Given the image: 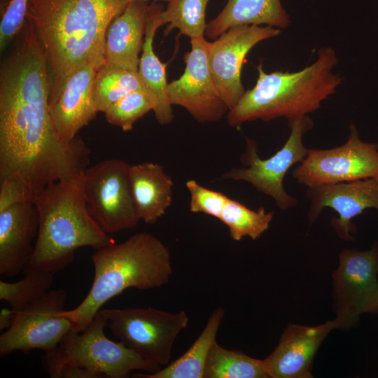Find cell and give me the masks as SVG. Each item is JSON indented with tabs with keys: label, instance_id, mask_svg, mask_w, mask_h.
<instances>
[{
	"label": "cell",
	"instance_id": "obj_1",
	"mask_svg": "<svg viewBox=\"0 0 378 378\" xmlns=\"http://www.w3.org/2000/svg\"><path fill=\"white\" fill-rule=\"evenodd\" d=\"M0 71V181L19 180L34 197L46 186L82 173L90 149L79 136L63 142L49 108L51 80L32 25Z\"/></svg>",
	"mask_w": 378,
	"mask_h": 378
},
{
	"label": "cell",
	"instance_id": "obj_2",
	"mask_svg": "<svg viewBox=\"0 0 378 378\" xmlns=\"http://www.w3.org/2000/svg\"><path fill=\"white\" fill-rule=\"evenodd\" d=\"M128 0H29L25 21L34 27L51 70V88L85 64L104 62L107 27Z\"/></svg>",
	"mask_w": 378,
	"mask_h": 378
},
{
	"label": "cell",
	"instance_id": "obj_3",
	"mask_svg": "<svg viewBox=\"0 0 378 378\" xmlns=\"http://www.w3.org/2000/svg\"><path fill=\"white\" fill-rule=\"evenodd\" d=\"M33 202L38 214V232L24 272L55 274L73 262L78 248L89 246L97 251L115 243L88 210L83 172L46 186Z\"/></svg>",
	"mask_w": 378,
	"mask_h": 378
},
{
	"label": "cell",
	"instance_id": "obj_4",
	"mask_svg": "<svg viewBox=\"0 0 378 378\" xmlns=\"http://www.w3.org/2000/svg\"><path fill=\"white\" fill-rule=\"evenodd\" d=\"M337 63V53L330 47L320 48L314 62L295 72L267 74L260 62L255 85L227 112L228 125L238 127L248 121L279 117L290 120L314 112L343 82L339 74L332 71Z\"/></svg>",
	"mask_w": 378,
	"mask_h": 378
},
{
	"label": "cell",
	"instance_id": "obj_5",
	"mask_svg": "<svg viewBox=\"0 0 378 378\" xmlns=\"http://www.w3.org/2000/svg\"><path fill=\"white\" fill-rule=\"evenodd\" d=\"M94 275L91 288L80 304L62 314L81 332L102 307L129 288L148 290L168 283L172 274L169 248L148 232L136 233L92 255Z\"/></svg>",
	"mask_w": 378,
	"mask_h": 378
},
{
	"label": "cell",
	"instance_id": "obj_6",
	"mask_svg": "<svg viewBox=\"0 0 378 378\" xmlns=\"http://www.w3.org/2000/svg\"><path fill=\"white\" fill-rule=\"evenodd\" d=\"M108 319L100 309L81 332L70 330L51 355H43L42 365L53 378L64 365L87 368L108 378H127L134 370L153 373L161 366L148 361L125 346L105 335Z\"/></svg>",
	"mask_w": 378,
	"mask_h": 378
},
{
	"label": "cell",
	"instance_id": "obj_7",
	"mask_svg": "<svg viewBox=\"0 0 378 378\" xmlns=\"http://www.w3.org/2000/svg\"><path fill=\"white\" fill-rule=\"evenodd\" d=\"M113 335L144 359L160 366L169 363L174 343L188 326L184 311L172 313L153 307L101 309Z\"/></svg>",
	"mask_w": 378,
	"mask_h": 378
},
{
	"label": "cell",
	"instance_id": "obj_8",
	"mask_svg": "<svg viewBox=\"0 0 378 378\" xmlns=\"http://www.w3.org/2000/svg\"><path fill=\"white\" fill-rule=\"evenodd\" d=\"M288 125L290 134L286 142L267 159H261L257 144L246 139L245 152L241 156L245 167L232 168L222 174L221 178L249 183L258 191L272 197L281 210L296 206L297 200L286 192L283 181L290 167L306 157L309 149L304 146L302 136L312 128L313 121L305 115L289 120Z\"/></svg>",
	"mask_w": 378,
	"mask_h": 378
},
{
	"label": "cell",
	"instance_id": "obj_9",
	"mask_svg": "<svg viewBox=\"0 0 378 378\" xmlns=\"http://www.w3.org/2000/svg\"><path fill=\"white\" fill-rule=\"evenodd\" d=\"M130 164L113 158L88 167L83 172L88 210L107 234L135 227L139 221L134 204Z\"/></svg>",
	"mask_w": 378,
	"mask_h": 378
},
{
	"label": "cell",
	"instance_id": "obj_10",
	"mask_svg": "<svg viewBox=\"0 0 378 378\" xmlns=\"http://www.w3.org/2000/svg\"><path fill=\"white\" fill-rule=\"evenodd\" d=\"M66 299L64 289L50 290L15 312L10 327L0 336L1 356L15 351L27 354L32 349L52 354L63 337L75 330L74 323L62 314Z\"/></svg>",
	"mask_w": 378,
	"mask_h": 378
},
{
	"label": "cell",
	"instance_id": "obj_11",
	"mask_svg": "<svg viewBox=\"0 0 378 378\" xmlns=\"http://www.w3.org/2000/svg\"><path fill=\"white\" fill-rule=\"evenodd\" d=\"M343 145L330 149H309L293 178L307 188L378 178V144L361 141L354 124Z\"/></svg>",
	"mask_w": 378,
	"mask_h": 378
},
{
	"label": "cell",
	"instance_id": "obj_12",
	"mask_svg": "<svg viewBox=\"0 0 378 378\" xmlns=\"http://www.w3.org/2000/svg\"><path fill=\"white\" fill-rule=\"evenodd\" d=\"M333 272L337 328L356 325L362 314L378 313V242L370 250L345 248Z\"/></svg>",
	"mask_w": 378,
	"mask_h": 378
},
{
	"label": "cell",
	"instance_id": "obj_13",
	"mask_svg": "<svg viewBox=\"0 0 378 378\" xmlns=\"http://www.w3.org/2000/svg\"><path fill=\"white\" fill-rule=\"evenodd\" d=\"M191 50L184 56L183 74L168 84L172 105L184 108L198 122H214L230 108L221 97L209 64L210 42L190 38Z\"/></svg>",
	"mask_w": 378,
	"mask_h": 378
},
{
	"label": "cell",
	"instance_id": "obj_14",
	"mask_svg": "<svg viewBox=\"0 0 378 378\" xmlns=\"http://www.w3.org/2000/svg\"><path fill=\"white\" fill-rule=\"evenodd\" d=\"M281 29L270 26L242 24L232 27L210 42L209 64L219 93L230 109L245 90L241 67L248 52L258 43L276 37Z\"/></svg>",
	"mask_w": 378,
	"mask_h": 378
},
{
	"label": "cell",
	"instance_id": "obj_15",
	"mask_svg": "<svg viewBox=\"0 0 378 378\" xmlns=\"http://www.w3.org/2000/svg\"><path fill=\"white\" fill-rule=\"evenodd\" d=\"M85 64L67 74L50 90L49 108L60 139L70 143L93 120L97 111L92 99V85L97 69Z\"/></svg>",
	"mask_w": 378,
	"mask_h": 378
},
{
	"label": "cell",
	"instance_id": "obj_16",
	"mask_svg": "<svg viewBox=\"0 0 378 378\" xmlns=\"http://www.w3.org/2000/svg\"><path fill=\"white\" fill-rule=\"evenodd\" d=\"M307 196L311 205L308 214L309 224L323 208L330 207L339 215L331 220L337 234L342 239L352 241L350 234L356 231L351 219L369 208L378 211V178L341 182L308 188Z\"/></svg>",
	"mask_w": 378,
	"mask_h": 378
},
{
	"label": "cell",
	"instance_id": "obj_17",
	"mask_svg": "<svg viewBox=\"0 0 378 378\" xmlns=\"http://www.w3.org/2000/svg\"><path fill=\"white\" fill-rule=\"evenodd\" d=\"M335 328V320L316 326L289 324L274 351L262 360L267 377H312L314 356L328 334Z\"/></svg>",
	"mask_w": 378,
	"mask_h": 378
},
{
	"label": "cell",
	"instance_id": "obj_18",
	"mask_svg": "<svg viewBox=\"0 0 378 378\" xmlns=\"http://www.w3.org/2000/svg\"><path fill=\"white\" fill-rule=\"evenodd\" d=\"M38 214L34 202L0 211V274L13 277L24 270L38 232Z\"/></svg>",
	"mask_w": 378,
	"mask_h": 378
},
{
	"label": "cell",
	"instance_id": "obj_19",
	"mask_svg": "<svg viewBox=\"0 0 378 378\" xmlns=\"http://www.w3.org/2000/svg\"><path fill=\"white\" fill-rule=\"evenodd\" d=\"M148 11L146 1H130L112 20L105 34L104 63L138 71Z\"/></svg>",
	"mask_w": 378,
	"mask_h": 378
},
{
	"label": "cell",
	"instance_id": "obj_20",
	"mask_svg": "<svg viewBox=\"0 0 378 378\" xmlns=\"http://www.w3.org/2000/svg\"><path fill=\"white\" fill-rule=\"evenodd\" d=\"M129 176L136 215L156 223L172 202L174 182L162 165L150 162L130 164Z\"/></svg>",
	"mask_w": 378,
	"mask_h": 378
},
{
	"label": "cell",
	"instance_id": "obj_21",
	"mask_svg": "<svg viewBox=\"0 0 378 378\" xmlns=\"http://www.w3.org/2000/svg\"><path fill=\"white\" fill-rule=\"evenodd\" d=\"M162 10V4L153 3L149 5L138 74L144 89L155 100V106L153 111L155 117L160 125H164L171 123L174 115L168 94L167 64L160 62L153 48L156 30L161 26L159 14Z\"/></svg>",
	"mask_w": 378,
	"mask_h": 378
},
{
	"label": "cell",
	"instance_id": "obj_22",
	"mask_svg": "<svg viewBox=\"0 0 378 378\" xmlns=\"http://www.w3.org/2000/svg\"><path fill=\"white\" fill-rule=\"evenodd\" d=\"M290 24L280 0H227L220 13L206 24L204 36L216 38L237 25L265 24L281 29Z\"/></svg>",
	"mask_w": 378,
	"mask_h": 378
},
{
	"label": "cell",
	"instance_id": "obj_23",
	"mask_svg": "<svg viewBox=\"0 0 378 378\" xmlns=\"http://www.w3.org/2000/svg\"><path fill=\"white\" fill-rule=\"evenodd\" d=\"M225 315L218 307L209 316L205 327L190 348L178 358L163 369L149 374L134 373L137 378H203L209 351L216 341V335Z\"/></svg>",
	"mask_w": 378,
	"mask_h": 378
},
{
	"label": "cell",
	"instance_id": "obj_24",
	"mask_svg": "<svg viewBox=\"0 0 378 378\" xmlns=\"http://www.w3.org/2000/svg\"><path fill=\"white\" fill-rule=\"evenodd\" d=\"M262 360L251 358L238 350L223 348L216 341L205 363L203 378H266Z\"/></svg>",
	"mask_w": 378,
	"mask_h": 378
},
{
	"label": "cell",
	"instance_id": "obj_25",
	"mask_svg": "<svg viewBox=\"0 0 378 378\" xmlns=\"http://www.w3.org/2000/svg\"><path fill=\"white\" fill-rule=\"evenodd\" d=\"M144 89L138 71H132L103 63L97 70L92 99L97 112H104L110 105L129 92Z\"/></svg>",
	"mask_w": 378,
	"mask_h": 378
},
{
	"label": "cell",
	"instance_id": "obj_26",
	"mask_svg": "<svg viewBox=\"0 0 378 378\" xmlns=\"http://www.w3.org/2000/svg\"><path fill=\"white\" fill-rule=\"evenodd\" d=\"M209 0H172L159 14L162 25L168 24L165 32L173 29L190 38L204 37L206 9Z\"/></svg>",
	"mask_w": 378,
	"mask_h": 378
},
{
	"label": "cell",
	"instance_id": "obj_27",
	"mask_svg": "<svg viewBox=\"0 0 378 378\" xmlns=\"http://www.w3.org/2000/svg\"><path fill=\"white\" fill-rule=\"evenodd\" d=\"M273 216L263 206L252 210L228 198L219 219L228 227L230 237L239 241L244 237L253 240L259 238L269 228Z\"/></svg>",
	"mask_w": 378,
	"mask_h": 378
},
{
	"label": "cell",
	"instance_id": "obj_28",
	"mask_svg": "<svg viewBox=\"0 0 378 378\" xmlns=\"http://www.w3.org/2000/svg\"><path fill=\"white\" fill-rule=\"evenodd\" d=\"M24 273L26 276L17 282L0 281V300L6 301L15 313L43 296L54 281L50 272L30 270Z\"/></svg>",
	"mask_w": 378,
	"mask_h": 378
},
{
	"label": "cell",
	"instance_id": "obj_29",
	"mask_svg": "<svg viewBox=\"0 0 378 378\" xmlns=\"http://www.w3.org/2000/svg\"><path fill=\"white\" fill-rule=\"evenodd\" d=\"M155 106L153 97L145 89H139L113 103L103 113L108 123L128 132L139 118L153 111Z\"/></svg>",
	"mask_w": 378,
	"mask_h": 378
},
{
	"label": "cell",
	"instance_id": "obj_30",
	"mask_svg": "<svg viewBox=\"0 0 378 378\" xmlns=\"http://www.w3.org/2000/svg\"><path fill=\"white\" fill-rule=\"evenodd\" d=\"M186 186L190 195L191 212L203 213L220 218L228 197L201 186L194 179L187 181Z\"/></svg>",
	"mask_w": 378,
	"mask_h": 378
},
{
	"label": "cell",
	"instance_id": "obj_31",
	"mask_svg": "<svg viewBox=\"0 0 378 378\" xmlns=\"http://www.w3.org/2000/svg\"><path fill=\"white\" fill-rule=\"evenodd\" d=\"M29 0H10L0 24V49L4 50L23 26Z\"/></svg>",
	"mask_w": 378,
	"mask_h": 378
},
{
	"label": "cell",
	"instance_id": "obj_32",
	"mask_svg": "<svg viewBox=\"0 0 378 378\" xmlns=\"http://www.w3.org/2000/svg\"><path fill=\"white\" fill-rule=\"evenodd\" d=\"M34 197L22 183L14 177L0 181V211L15 204L33 202Z\"/></svg>",
	"mask_w": 378,
	"mask_h": 378
},
{
	"label": "cell",
	"instance_id": "obj_33",
	"mask_svg": "<svg viewBox=\"0 0 378 378\" xmlns=\"http://www.w3.org/2000/svg\"><path fill=\"white\" fill-rule=\"evenodd\" d=\"M102 374L77 365H67L60 368L53 378H103Z\"/></svg>",
	"mask_w": 378,
	"mask_h": 378
},
{
	"label": "cell",
	"instance_id": "obj_34",
	"mask_svg": "<svg viewBox=\"0 0 378 378\" xmlns=\"http://www.w3.org/2000/svg\"><path fill=\"white\" fill-rule=\"evenodd\" d=\"M14 311L10 309L2 308L0 311V330L8 329L10 327L13 317Z\"/></svg>",
	"mask_w": 378,
	"mask_h": 378
},
{
	"label": "cell",
	"instance_id": "obj_35",
	"mask_svg": "<svg viewBox=\"0 0 378 378\" xmlns=\"http://www.w3.org/2000/svg\"><path fill=\"white\" fill-rule=\"evenodd\" d=\"M148 1V0H128L129 2H130V1ZM155 1H163L169 2V1H171L172 0H155Z\"/></svg>",
	"mask_w": 378,
	"mask_h": 378
}]
</instances>
